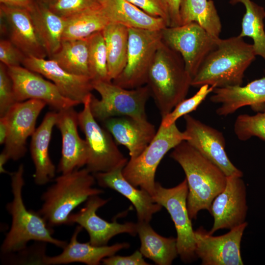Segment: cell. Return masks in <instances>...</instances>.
<instances>
[{
	"label": "cell",
	"mask_w": 265,
	"mask_h": 265,
	"mask_svg": "<svg viewBox=\"0 0 265 265\" xmlns=\"http://www.w3.org/2000/svg\"><path fill=\"white\" fill-rule=\"evenodd\" d=\"M148 14L163 19L169 26L168 8L165 0H127Z\"/></svg>",
	"instance_id": "obj_41"
},
{
	"label": "cell",
	"mask_w": 265,
	"mask_h": 265,
	"mask_svg": "<svg viewBox=\"0 0 265 265\" xmlns=\"http://www.w3.org/2000/svg\"><path fill=\"white\" fill-rule=\"evenodd\" d=\"M102 0H53L48 5L55 13L66 18L78 13L101 6Z\"/></svg>",
	"instance_id": "obj_37"
},
{
	"label": "cell",
	"mask_w": 265,
	"mask_h": 265,
	"mask_svg": "<svg viewBox=\"0 0 265 265\" xmlns=\"http://www.w3.org/2000/svg\"><path fill=\"white\" fill-rule=\"evenodd\" d=\"M17 103L12 80L7 67L0 63V117L6 114L10 108Z\"/></svg>",
	"instance_id": "obj_39"
},
{
	"label": "cell",
	"mask_w": 265,
	"mask_h": 265,
	"mask_svg": "<svg viewBox=\"0 0 265 265\" xmlns=\"http://www.w3.org/2000/svg\"><path fill=\"white\" fill-rule=\"evenodd\" d=\"M127 61L121 74L112 82L126 89L146 84L148 71L162 42L160 30L128 28Z\"/></svg>",
	"instance_id": "obj_9"
},
{
	"label": "cell",
	"mask_w": 265,
	"mask_h": 265,
	"mask_svg": "<svg viewBox=\"0 0 265 265\" xmlns=\"http://www.w3.org/2000/svg\"><path fill=\"white\" fill-rule=\"evenodd\" d=\"M170 157L186 174L188 188L187 208L191 219H196L201 210L209 212L213 200L226 186V175L186 141L174 147Z\"/></svg>",
	"instance_id": "obj_1"
},
{
	"label": "cell",
	"mask_w": 265,
	"mask_h": 265,
	"mask_svg": "<svg viewBox=\"0 0 265 265\" xmlns=\"http://www.w3.org/2000/svg\"><path fill=\"white\" fill-rule=\"evenodd\" d=\"M161 32L162 41L181 54L192 79L220 38L211 35L196 22L166 26Z\"/></svg>",
	"instance_id": "obj_11"
},
{
	"label": "cell",
	"mask_w": 265,
	"mask_h": 265,
	"mask_svg": "<svg viewBox=\"0 0 265 265\" xmlns=\"http://www.w3.org/2000/svg\"><path fill=\"white\" fill-rule=\"evenodd\" d=\"M39 242V244L27 246L18 252L6 254L7 260L10 264L44 265L46 255V244Z\"/></svg>",
	"instance_id": "obj_38"
},
{
	"label": "cell",
	"mask_w": 265,
	"mask_h": 265,
	"mask_svg": "<svg viewBox=\"0 0 265 265\" xmlns=\"http://www.w3.org/2000/svg\"><path fill=\"white\" fill-rule=\"evenodd\" d=\"M105 39L109 80L112 81L126 66L128 50V27L116 23L108 24L102 30Z\"/></svg>",
	"instance_id": "obj_29"
},
{
	"label": "cell",
	"mask_w": 265,
	"mask_h": 265,
	"mask_svg": "<svg viewBox=\"0 0 265 265\" xmlns=\"http://www.w3.org/2000/svg\"><path fill=\"white\" fill-rule=\"evenodd\" d=\"M181 25L196 22L209 34L219 38L221 24L212 0H181L180 6Z\"/></svg>",
	"instance_id": "obj_31"
},
{
	"label": "cell",
	"mask_w": 265,
	"mask_h": 265,
	"mask_svg": "<svg viewBox=\"0 0 265 265\" xmlns=\"http://www.w3.org/2000/svg\"><path fill=\"white\" fill-rule=\"evenodd\" d=\"M169 17V26L181 25L180 16V6L181 0H165Z\"/></svg>",
	"instance_id": "obj_43"
},
{
	"label": "cell",
	"mask_w": 265,
	"mask_h": 265,
	"mask_svg": "<svg viewBox=\"0 0 265 265\" xmlns=\"http://www.w3.org/2000/svg\"><path fill=\"white\" fill-rule=\"evenodd\" d=\"M189 137L180 131L176 123L168 127L160 125L156 134L146 149L136 158L130 159L122 169L125 179L153 196L155 191V174L165 155Z\"/></svg>",
	"instance_id": "obj_6"
},
{
	"label": "cell",
	"mask_w": 265,
	"mask_h": 265,
	"mask_svg": "<svg viewBox=\"0 0 265 265\" xmlns=\"http://www.w3.org/2000/svg\"><path fill=\"white\" fill-rule=\"evenodd\" d=\"M256 56L253 44L239 36L219 39L192 79L191 86L215 88L241 85L245 71Z\"/></svg>",
	"instance_id": "obj_2"
},
{
	"label": "cell",
	"mask_w": 265,
	"mask_h": 265,
	"mask_svg": "<svg viewBox=\"0 0 265 265\" xmlns=\"http://www.w3.org/2000/svg\"><path fill=\"white\" fill-rule=\"evenodd\" d=\"M55 126L62 138L61 156L58 171L70 173L86 165L88 157L87 145L78 132V113L74 107L57 111Z\"/></svg>",
	"instance_id": "obj_19"
},
{
	"label": "cell",
	"mask_w": 265,
	"mask_h": 265,
	"mask_svg": "<svg viewBox=\"0 0 265 265\" xmlns=\"http://www.w3.org/2000/svg\"><path fill=\"white\" fill-rule=\"evenodd\" d=\"M10 159L6 154L2 151L0 154V173L2 174H7L10 175L12 172H9L4 169V166Z\"/></svg>",
	"instance_id": "obj_46"
},
{
	"label": "cell",
	"mask_w": 265,
	"mask_h": 265,
	"mask_svg": "<svg viewBox=\"0 0 265 265\" xmlns=\"http://www.w3.org/2000/svg\"><path fill=\"white\" fill-rule=\"evenodd\" d=\"M36 0H0V4L7 6L26 9L29 11L33 6Z\"/></svg>",
	"instance_id": "obj_44"
},
{
	"label": "cell",
	"mask_w": 265,
	"mask_h": 265,
	"mask_svg": "<svg viewBox=\"0 0 265 265\" xmlns=\"http://www.w3.org/2000/svg\"><path fill=\"white\" fill-rule=\"evenodd\" d=\"M99 195L90 196L83 208L76 213H72L68 224L77 223L85 229L89 236V243L94 246L106 245L112 238L119 234L127 233L132 236L137 235V223H120L115 220L109 222L97 215V210L109 200Z\"/></svg>",
	"instance_id": "obj_16"
},
{
	"label": "cell",
	"mask_w": 265,
	"mask_h": 265,
	"mask_svg": "<svg viewBox=\"0 0 265 265\" xmlns=\"http://www.w3.org/2000/svg\"><path fill=\"white\" fill-rule=\"evenodd\" d=\"M238 2L242 3L245 7L241 23V31L238 36L251 38L256 55L261 56L265 60V9L251 0H230L232 4Z\"/></svg>",
	"instance_id": "obj_33"
},
{
	"label": "cell",
	"mask_w": 265,
	"mask_h": 265,
	"mask_svg": "<svg viewBox=\"0 0 265 265\" xmlns=\"http://www.w3.org/2000/svg\"><path fill=\"white\" fill-rule=\"evenodd\" d=\"M186 141L207 159L217 165L226 176L242 177V172L229 159L225 151V140L223 133L190 115L184 116Z\"/></svg>",
	"instance_id": "obj_17"
},
{
	"label": "cell",
	"mask_w": 265,
	"mask_h": 265,
	"mask_svg": "<svg viewBox=\"0 0 265 265\" xmlns=\"http://www.w3.org/2000/svg\"><path fill=\"white\" fill-rule=\"evenodd\" d=\"M241 178L227 176L224 188L213 200L209 211L213 218L210 234L220 229L230 230L245 222L246 188Z\"/></svg>",
	"instance_id": "obj_15"
},
{
	"label": "cell",
	"mask_w": 265,
	"mask_h": 265,
	"mask_svg": "<svg viewBox=\"0 0 265 265\" xmlns=\"http://www.w3.org/2000/svg\"><path fill=\"white\" fill-rule=\"evenodd\" d=\"M49 59L70 73L90 78L87 38L62 41L59 50Z\"/></svg>",
	"instance_id": "obj_32"
},
{
	"label": "cell",
	"mask_w": 265,
	"mask_h": 265,
	"mask_svg": "<svg viewBox=\"0 0 265 265\" xmlns=\"http://www.w3.org/2000/svg\"><path fill=\"white\" fill-rule=\"evenodd\" d=\"M122 169L118 168L93 175L100 186L113 189L131 201L135 209L138 221L149 222L153 215L162 207L155 202L147 191L136 188L128 181L123 175Z\"/></svg>",
	"instance_id": "obj_23"
},
{
	"label": "cell",
	"mask_w": 265,
	"mask_h": 265,
	"mask_svg": "<svg viewBox=\"0 0 265 265\" xmlns=\"http://www.w3.org/2000/svg\"><path fill=\"white\" fill-rule=\"evenodd\" d=\"M0 13L7 26L8 39L26 57L45 58L48 56L35 31L28 10L0 4Z\"/></svg>",
	"instance_id": "obj_21"
},
{
	"label": "cell",
	"mask_w": 265,
	"mask_h": 265,
	"mask_svg": "<svg viewBox=\"0 0 265 265\" xmlns=\"http://www.w3.org/2000/svg\"><path fill=\"white\" fill-rule=\"evenodd\" d=\"M95 181L93 174L86 168L61 174L42 195L43 204L37 212L51 228L68 224L76 207L90 196L104 193L93 187Z\"/></svg>",
	"instance_id": "obj_5"
},
{
	"label": "cell",
	"mask_w": 265,
	"mask_h": 265,
	"mask_svg": "<svg viewBox=\"0 0 265 265\" xmlns=\"http://www.w3.org/2000/svg\"><path fill=\"white\" fill-rule=\"evenodd\" d=\"M210 97L212 102L220 104L216 110L219 116L233 114L241 107L249 106L255 110L265 108V77L244 86H228L215 88Z\"/></svg>",
	"instance_id": "obj_22"
},
{
	"label": "cell",
	"mask_w": 265,
	"mask_h": 265,
	"mask_svg": "<svg viewBox=\"0 0 265 265\" xmlns=\"http://www.w3.org/2000/svg\"><path fill=\"white\" fill-rule=\"evenodd\" d=\"M91 95L83 104L82 110L78 113L79 127L85 135L87 145L85 168L92 174L123 168L128 161L127 159L119 150L110 133L101 127L92 114Z\"/></svg>",
	"instance_id": "obj_8"
},
{
	"label": "cell",
	"mask_w": 265,
	"mask_h": 265,
	"mask_svg": "<svg viewBox=\"0 0 265 265\" xmlns=\"http://www.w3.org/2000/svg\"><path fill=\"white\" fill-rule=\"evenodd\" d=\"M191 80L181 54L162 41L150 65L146 84L162 118L185 99Z\"/></svg>",
	"instance_id": "obj_3"
},
{
	"label": "cell",
	"mask_w": 265,
	"mask_h": 265,
	"mask_svg": "<svg viewBox=\"0 0 265 265\" xmlns=\"http://www.w3.org/2000/svg\"><path fill=\"white\" fill-rule=\"evenodd\" d=\"M47 104L30 99L17 102L5 116L8 123V133L2 151L9 159L18 160L25 156L26 141L36 129L37 119Z\"/></svg>",
	"instance_id": "obj_14"
},
{
	"label": "cell",
	"mask_w": 265,
	"mask_h": 265,
	"mask_svg": "<svg viewBox=\"0 0 265 265\" xmlns=\"http://www.w3.org/2000/svg\"><path fill=\"white\" fill-rule=\"evenodd\" d=\"M57 112H48L31 136L30 152L35 166L33 178L35 184L43 186L55 176V166L49 155V146Z\"/></svg>",
	"instance_id": "obj_25"
},
{
	"label": "cell",
	"mask_w": 265,
	"mask_h": 265,
	"mask_svg": "<svg viewBox=\"0 0 265 265\" xmlns=\"http://www.w3.org/2000/svg\"><path fill=\"white\" fill-rule=\"evenodd\" d=\"M24 167L23 164L10 174L13 198L6 209L11 215L12 223L6 235L0 250L4 255L20 251L31 240L52 244L63 248L66 241L52 236L53 230L37 212L28 210L24 203L22 190L25 185Z\"/></svg>",
	"instance_id": "obj_4"
},
{
	"label": "cell",
	"mask_w": 265,
	"mask_h": 265,
	"mask_svg": "<svg viewBox=\"0 0 265 265\" xmlns=\"http://www.w3.org/2000/svg\"><path fill=\"white\" fill-rule=\"evenodd\" d=\"M29 12L35 31L49 58L60 47L65 19L36 0Z\"/></svg>",
	"instance_id": "obj_27"
},
{
	"label": "cell",
	"mask_w": 265,
	"mask_h": 265,
	"mask_svg": "<svg viewBox=\"0 0 265 265\" xmlns=\"http://www.w3.org/2000/svg\"><path fill=\"white\" fill-rule=\"evenodd\" d=\"M149 223H137V233L141 243L139 251L144 257L157 265H171L179 255L176 238L159 235Z\"/></svg>",
	"instance_id": "obj_28"
},
{
	"label": "cell",
	"mask_w": 265,
	"mask_h": 265,
	"mask_svg": "<svg viewBox=\"0 0 265 265\" xmlns=\"http://www.w3.org/2000/svg\"><path fill=\"white\" fill-rule=\"evenodd\" d=\"M248 225L243 224L228 233L213 236L202 227L194 231L195 254L202 265H242L240 244Z\"/></svg>",
	"instance_id": "obj_12"
},
{
	"label": "cell",
	"mask_w": 265,
	"mask_h": 265,
	"mask_svg": "<svg viewBox=\"0 0 265 265\" xmlns=\"http://www.w3.org/2000/svg\"><path fill=\"white\" fill-rule=\"evenodd\" d=\"M199 88L198 91L193 96L183 100L170 113L162 117L160 125L164 127H168L175 123L181 117L196 110L207 96L212 92L215 87L213 86L204 85Z\"/></svg>",
	"instance_id": "obj_36"
},
{
	"label": "cell",
	"mask_w": 265,
	"mask_h": 265,
	"mask_svg": "<svg viewBox=\"0 0 265 265\" xmlns=\"http://www.w3.org/2000/svg\"><path fill=\"white\" fill-rule=\"evenodd\" d=\"M86 38L91 80L111 81L108 77L106 49L102 31L95 32Z\"/></svg>",
	"instance_id": "obj_34"
},
{
	"label": "cell",
	"mask_w": 265,
	"mask_h": 265,
	"mask_svg": "<svg viewBox=\"0 0 265 265\" xmlns=\"http://www.w3.org/2000/svg\"><path fill=\"white\" fill-rule=\"evenodd\" d=\"M22 66L51 80L64 96L80 104L92 94L90 78L70 73L53 59L26 57Z\"/></svg>",
	"instance_id": "obj_18"
},
{
	"label": "cell",
	"mask_w": 265,
	"mask_h": 265,
	"mask_svg": "<svg viewBox=\"0 0 265 265\" xmlns=\"http://www.w3.org/2000/svg\"><path fill=\"white\" fill-rule=\"evenodd\" d=\"M102 6L110 23L128 28L160 30L167 26L162 18L154 17L127 0H102Z\"/></svg>",
	"instance_id": "obj_26"
},
{
	"label": "cell",
	"mask_w": 265,
	"mask_h": 265,
	"mask_svg": "<svg viewBox=\"0 0 265 265\" xmlns=\"http://www.w3.org/2000/svg\"><path fill=\"white\" fill-rule=\"evenodd\" d=\"M105 265H148L140 251L136 250L130 256L112 255L106 257L102 261Z\"/></svg>",
	"instance_id": "obj_42"
},
{
	"label": "cell",
	"mask_w": 265,
	"mask_h": 265,
	"mask_svg": "<svg viewBox=\"0 0 265 265\" xmlns=\"http://www.w3.org/2000/svg\"><path fill=\"white\" fill-rule=\"evenodd\" d=\"M7 69L13 81L17 102L40 100L56 111L80 105L64 96L53 82L37 73L23 66L7 67Z\"/></svg>",
	"instance_id": "obj_13"
},
{
	"label": "cell",
	"mask_w": 265,
	"mask_h": 265,
	"mask_svg": "<svg viewBox=\"0 0 265 265\" xmlns=\"http://www.w3.org/2000/svg\"><path fill=\"white\" fill-rule=\"evenodd\" d=\"M8 133V123L5 116L0 117V144H4Z\"/></svg>",
	"instance_id": "obj_45"
},
{
	"label": "cell",
	"mask_w": 265,
	"mask_h": 265,
	"mask_svg": "<svg viewBox=\"0 0 265 265\" xmlns=\"http://www.w3.org/2000/svg\"><path fill=\"white\" fill-rule=\"evenodd\" d=\"M102 123L116 143L128 149L130 159L137 157L157 133L155 126L147 119L119 116L108 118Z\"/></svg>",
	"instance_id": "obj_20"
},
{
	"label": "cell",
	"mask_w": 265,
	"mask_h": 265,
	"mask_svg": "<svg viewBox=\"0 0 265 265\" xmlns=\"http://www.w3.org/2000/svg\"><path fill=\"white\" fill-rule=\"evenodd\" d=\"M92 85L101 96L99 99L92 94L90 100L91 113L97 121L119 116L147 119L145 106L151 94L146 85L129 89L112 81H92Z\"/></svg>",
	"instance_id": "obj_7"
},
{
	"label": "cell",
	"mask_w": 265,
	"mask_h": 265,
	"mask_svg": "<svg viewBox=\"0 0 265 265\" xmlns=\"http://www.w3.org/2000/svg\"><path fill=\"white\" fill-rule=\"evenodd\" d=\"M188 188L186 179L176 186L163 187L156 183L154 201L164 207L172 219L177 232L178 254L182 261L190 263L195 260L194 231L187 208Z\"/></svg>",
	"instance_id": "obj_10"
},
{
	"label": "cell",
	"mask_w": 265,
	"mask_h": 265,
	"mask_svg": "<svg viewBox=\"0 0 265 265\" xmlns=\"http://www.w3.org/2000/svg\"><path fill=\"white\" fill-rule=\"evenodd\" d=\"M64 19L62 41L85 39L95 32L102 31L110 24L102 5Z\"/></svg>",
	"instance_id": "obj_30"
},
{
	"label": "cell",
	"mask_w": 265,
	"mask_h": 265,
	"mask_svg": "<svg viewBox=\"0 0 265 265\" xmlns=\"http://www.w3.org/2000/svg\"><path fill=\"white\" fill-rule=\"evenodd\" d=\"M234 131L241 141L247 140L253 136L265 141V108L255 115H238L234 124Z\"/></svg>",
	"instance_id": "obj_35"
},
{
	"label": "cell",
	"mask_w": 265,
	"mask_h": 265,
	"mask_svg": "<svg viewBox=\"0 0 265 265\" xmlns=\"http://www.w3.org/2000/svg\"><path fill=\"white\" fill-rule=\"evenodd\" d=\"M82 228L78 225L69 242L63 248L62 252L54 256H46L44 260V265H57L78 262L88 265H98L103 259L114 255L119 251L130 247L128 242L100 246H94L89 242H80L78 240V237Z\"/></svg>",
	"instance_id": "obj_24"
},
{
	"label": "cell",
	"mask_w": 265,
	"mask_h": 265,
	"mask_svg": "<svg viewBox=\"0 0 265 265\" xmlns=\"http://www.w3.org/2000/svg\"><path fill=\"white\" fill-rule=\"evenodd\" d=\"M26 56L9 39L0 41V61L7 67L23 65Z\"/></svg>",
	"instance_id": "obj_40"
}]
</instances>
